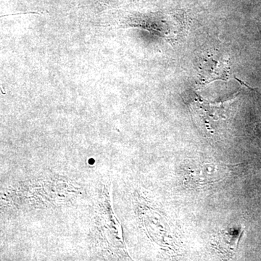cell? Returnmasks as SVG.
<instances>
[{
  "label": "cell",
  "mask_w": 261,
  "mask_h": 261,
  "mask_svg": "<svg viewBox=\"0 0 261 261\" xmlns=\"http://www.w3.org/2000/svg\"><path fill=\"white\" fill-rule=\"evenodd\" d=\"M185 181L195 188L211 187L226 181L234 173L235 166L221 163L195 162L185 168Z\"/></svg>",
  "instance_id": "1"
},
{
  "label": "cell",
  "mask_w": 261,
  "mask_h": 261,
  "mask_svg": "<svg viewBox=\"0 0 261 261\" xmlns=\"http://www.w3.org/2000/svg\"><path fill=\"white\" fill-rule=\"evenodd\" d=\"M229 61L219 53H208L200 63V80L202 84L216 80L226 81L229 75Z\"/></svg>",
  "instance_id": "2"
}]
</instances>
